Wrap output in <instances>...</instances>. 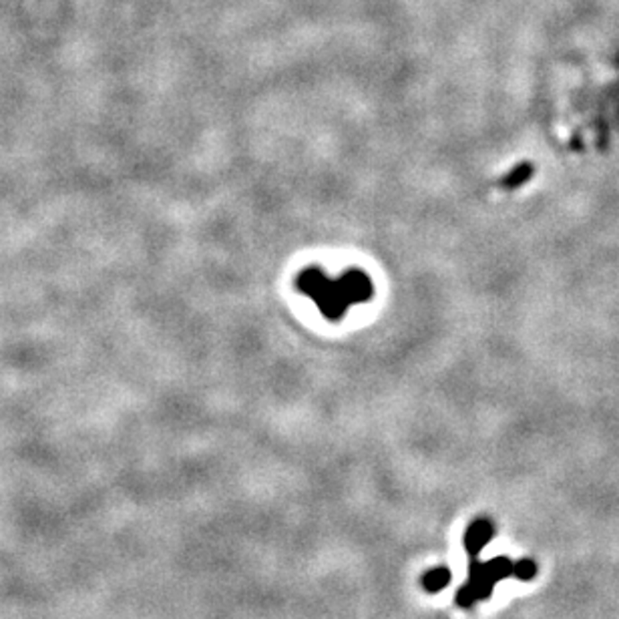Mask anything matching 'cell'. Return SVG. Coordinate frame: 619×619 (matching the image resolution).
Listing matches in <instances>:
<instances>
[{
    "mask_svg": "<svg viewBox=\"0 0 619 619\" xmlns=\"http://www.w3.org/2000/svg\"><path fill=\"white\" fill-rule=\"evenodd\" d=\"M300 294L314 302L326 320H342L354 306L367 304L375 296V284L362 270H346L330 276L318 268H306L296 279Z\"/></svg>",
    "mask_w": 619,
    "mask_h": 619,
    "instance_id": "1",
    "label": "cell"
},
{
    "mask_svg": "<svg viewBox=\"0 0 619 619\" xmlns=\"http://www.w3.org/2000/svg\"><path fill=\"white\" fill-rule=\"evenodd\" d=\"M495 537V525L489 519L473 521L464 533V549L471 557H477L487 543Z\"/></svg>",
    "mask_w": 619,
    "mask_h": 619,
    "instance_id": "2",
    "label": "cell"
},
{
    "mask_svg": "<svg viewBox=\"0 0 619 619\" xmlns=\"http://www.w3.org/2000/svg\"><path fill=\"white\" fill-rule=\"evenodd\" d=\"M473 588V591L477 593V599L479 601H487L491 596H493V589H495V581L491 578V573L487 570V563L479 562V559H473L471 565H469V581H466Z\"/></svg>",
    "mask_w": 619,
    "mask_h": 619,
    "instance_id": "3",
    "label": "cell"
},
{
    "mask_svg": "<svg viewBox=\"0 0 619 619\" xmlns=\"http://www.w3.org/2000/svg\"><path fill=\"white\" fill-rule=\"evenodd\" d=\"M533 173H535V165L529 164V161H523V164L515 165L511 172H508L501 180V188L505 190H519L521 185L527 183Z\"/></svg>",
    "mask_w": 619,
    "mask_h": 619,
    "instance_id": "4",
    "label": "cell"
},
{
    "mask_svg": "<svg viewBox=\"0 0 619 619\" xmlns=\"http://www.w3.org/2000/svg\"><path fill=\"white\" fill-rule=\"evenodd\" d=\"M420 583L429 593H438L448 588V583H451V571H448L447 567H435V570H429L422 575Z\"/></svg>",
    "mask_w": 619,
    "mask_h": 619,
    "instance_id": "5",
    "label": "cell"
},
{
    "mask_svg": "<svg viewBox=\"0 0 619 619\" xmlns=\"http://www.w3.org/2000/svg\"><path fill=\"white\" fill-rule=\"evenodd\" d=\"M487 570L495 583L503 581L507 578H513V562L508 557L491 559V562H487Z\"/></svg>",
    "mask_w": 619,
    "mask_h": 619,
    "instance_id": "6",
    "label": "cell"
},
{
    "mask_svg": "<svg viewBox=\"0 0 619 619\" xmlns=\"http://www.w3.org/2000/svg\"><path fill=\"white\" fill-rule=\"evenodd\" d=\"M537 563L531 562V559H519V562L513 563V578L519 581H531L535 579L537 575Z\"/></svg>",
    "mask_w": 619,
    "mask_h": 619,
    "instance_id": "7",
    "label": "cell"
},
{
    "mask_svg": "<svg viewBox=\"0 0 619 619\" xmlns=\"http://www.w3.org/2000/svg\"><path fill=\"white\" fill-rule=\"evenodd\" d=\"M455 599H456V606L463 607V609H471L479 601L477 599V593L473 591V588H471L469 583H464L463 588L456 591V597Z\"/></svg>",
    "mask_w": 619,
    "mask_h": 619,
    "instance_id": "8",
    "label": "cell"
}]
</instances>
